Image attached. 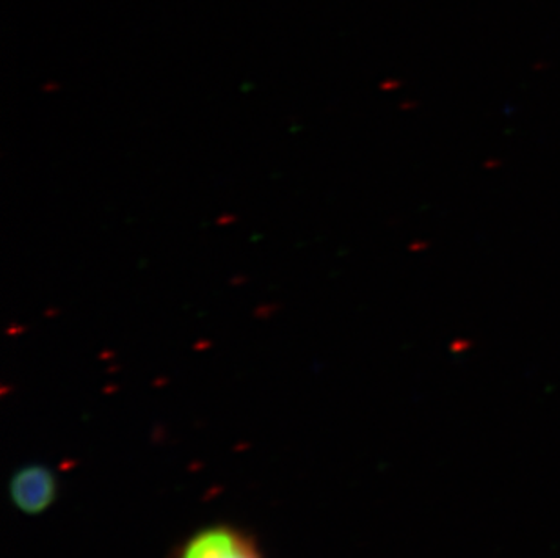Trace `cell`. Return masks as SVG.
Returning <instances> with one entry per match:
<instances>
[{
	"label": "cell",
	"instance_id": "1",
	"mask_svg": "<svg viewBox=\"0 0 560 558\" xmlns=\"http://www.w3.org/2000/svg\"><path fill=\"white\" fill-rule=\"evenodd\" d=\"M175 558H265L253 537L229 524L203 527L187 538Z\"/></svg>",
	"mask_w": 560,
	"mask_h": 558
},
{
	"label": "cell",
	"instance_id": "2",
	"mask_svg": "<svg viewBox=\"0 0 560 558\" xmlns=\"http://www.w3.org/2000/svg\"><path fill=\"white\" fill-rule=\"evenodd\" d=\"M59 493L57 477L40 464L24 466L10 480L11 502L27 515H38L54 504Z\"/></svg>",
	"mask_w": 560,
	"mask_h": 558
}]
</instances>
